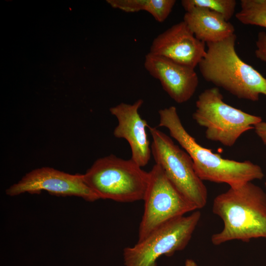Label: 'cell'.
<instances>
[{
	"mask_svg": "<svg viewBox=\"0 0 266 266\" xmlns=\"http://www.w3.org/2000/svg\"><path fill=\"white\" fill-rule=\"evenodd\" d=\"M143 103V100L139 99L133 104L122 102L110 109L118 122L113 131L114 135L128 141L131 149V159L141 167L148 163L152 154L146 131L149 126L138 112Z\"/></svg>",
	"mask_w": 266,
	"mask_h": 266,
	"instance_id": "12",
	"label": "cell"
},
{
	"mask_svg": "<svg viewBox=\"0 0 266 266\" xmlns=\"http://www.w3.org/2000/svg\"><path fill=\"white\" fill-rule=\"evenodd\" d=\"M149 174L138 241L170 221L197 209L176 189L160 166L154 165Z\"/></svg>",
	"mask_w": 266,
	"mask_h": 266,
	"instance_id": "7",
	"label": "cell"
},
{
	"mask_svg": "<svg viewBox=\"0 0 266 266\" xmlns=\"http://www.w3.org/2000/svg\"><path fill=\"white\" fill-rule=\"evenodd\" d=\"M42 191L57 196L78 197L91 202L100 199L86 183L83 174H70L50 167L33 169L7 188L5 193L12 197Z\"/></svg>",
	"mask_w": 266,
	"mask_h": 266,
	"instance_id": "9",
	"label": "cell"
},
{
	"mask_svg": "<svg viewBox=\"0 0 266 266\" xmlns=\"http://www.w3.org/2000/svg\"><path fill=\"white\" fill-rule=\"evenodd\" d=\"M240 5L235 14L240 23L266 28V0H241Z\"/></svg>",
	"mask_w": 266,
	"mask_h": 266,
	"instance_id": "14",
	"label": "cell"
},
{
	"mask_svg": "<svg viewBox=\"0 0 266 266\" xmlns=\"http://www.w3.org/2000/svg\"><path fill=\"white\" fill-rule=\"evenodd\" d=\"M152 138L151 153L180 193L197 209L205 206L207 190L198 176L188 153L156 128L148 126Z\"/></svg>",
	"mask_w": 266,
	"mask_h": 266,
	"instance_id": "6",
	"label": "cell"
},
{
	"mask_svg": "<svg viewBox=\"0 0 266 266\" xmlns=\"http://www.w3.org/2000/svg\"><path fill=\"white\" fill-rule=\"evenodd\" d=\"M144 66L176 102H185L193 96L199 84L198 76L192 68L166 58L148 53Z\"/></svg>",
	"mask_w": 266,
	"mask_h": 266,
	"instance_id": "11",
	"label": "cell"
},
{
	"mask_svg": "<svg viewBox=\"0 0 266 266\" xmlns=\"http://www.w3.org/2000/svg\"><path fill=\"white\" fill-rule=\"evenodd\" d=\"M83 177L100 199L128 202L143 200L149 174L131 159L112 154L97 159Z\"/></svg>",
	"mask_w": 266,
	"mask_h": 266,
	"instance_id": "4",
	"label": "cell"
},
{
	"mask_svg": "<svg viewBox=\"0 0 266 266\" xmlns=\"http://www.w3.org/2000/svg\"><path fill=\"white\" fill-rule=\"evenodd\" d=\"M265 185H266V182H265Z\"/></svg>",
	"mask_w": 266,
	"mask_h": 266,
	"instance_id": "21",
	"label": "cell"
},
{
	"mask_svg": "<svg viewBox=\"0 0 266 266\" xmlns=\"http://www.w3.org/2000/svg\"><path fill=\"white\" fill-rule=\"evenodd\" d=\"M181 3L186 12L195 7L205 8L222 15L228 21L236 5L235 0H182Z\"/></svg>",
	"mask_w": 266,
	"mask_h": 266,
	"instance_id": "15",
	"label": "cell"
},
{
	"mask_svg": "<svg viewBox=\"0 0 266 266\" xmlns=\"http://www.w3.org/2000/svg\"><path fill=\"white\" fill-rule=\"evenodd\" d=\"M159 114L158 126L166 128L170 136L190 156L195 170L202 181L237 187L264 177L261 167L250 161L224 159L199 144L184 127L175 106L160 109Z\"/></svg>",
	"mask_w": 266,
	"mask_h": 266,
	"instance_id": "2",
	"label": "cell"
},
{
	"mask_svg": "<svg viewBox=\"0 0 266 266\" xmlns=\"http://www.w3.org/2000/svg\"><path fill=\"white\" fill-rule=\"evenodd\" d=\"M206 52L205 43L196 37L183 20L156 37L149 53L195 69Z\"/></svg>",
	"mask_w": 266,
	"mask_h": 266,
	"instance_id": "10",
	"label": "cell"
},
{
	"mask_svg": "<svg viewBox=\"0 0 266 266\" xmlns=\"http://www.w3.org/2000/svg\"><path fill=\"white\" fill-rule=\"evenodd\" d=\"M212 211L223 222L222 231L211 236L213 244L252 238L266 239V194L251 182L230 187L214 199Z\"/></svg>",
	"mask_w": 266,
	"mask_h": 266,
	"instance_id": "1",
	"label": "cell"
},
{
	"mask_svg": "<svg viewBox=\"0 0 266 266\" xmlns=\"http://www.w3.org/2000/svg\"><path fill=\"white\" fill-rule=\"evenodd\" d=\"M185 266H197V265L193 260L187 259L185 262Z\"/></svg>",
	"mask_w": 266,
	"mask_h": 266,
	"instance_id": "20",
	"label": "cell"
},
{
	"mask_svg": "<svg viewBox=\"0 0 266 266\" xmlns=\"http://www.w3.org/2000/svg\"><path fill=\"white\" fill-rule=\"evenodd\" d=\"M201 217L200 211L174 219L132 247L124 249L126 266H157L161 256H170L189 243Z\"/></svg>",
	"mask_w": 266,
	"mask_h": 266,
	"instance_id": "8",
	"label": "cell"
},
{
	"mask_svg": "<svg viewBox=\"0 0 266 266\" xmlns=\"http://www.w3.org/2000/svg\"><path fill=\"white\" fill-rule=\"evenodd\" d=\"M176 3L175 0H146L144 11L149 13L159 22L168 17Z\"/></svg>",
	"mask_w": 266,
	"mask_h": 266,
	"instance_id": "16",
	"label": "cell"
},
{
	"mask_svg": "<svg viewBox=\"0 0 266 266\" xmlns=\"http://www.w3.org/2000/svg\"><path fill=\"white\" fill-rule=\"evenodd\" d=\"M193 119L205 128L206 138L232 147L245 132L254 129L262 118L235 108L225 102L217 87L206 89L196 102Z\"/></svg>",
	"mask_w": 266,
	"mask_h": 266,
	"instance_id": "5",
	"label": "cell"
},
{
	"mask_svg": "<svg viewBox=\"0 0 266 266\" xmlns=\"http://www.w3.org/2000/svg\"><path fill=\"white\" fill-rule=\"evenodd\" d=\"M254 129L256 134L266 145V122L261 121L258 123L254 125Z\"/></svg>",
	"mask_w": 266,
	"mask_h": 266,
	"instance_id": "19",
	"label": "cell"
},
{
	"mask_svg": "<svg viewBox=\"0 0 266 266\" xmlns=\"http://www.w3.org/2000/svg\"><path fill=\"white\" fill-rule=\"evenodd\" d=\"M183 21L196 37L204 43L220 41L234 33V28L221 14L195 7L186 12Z\"/></svg>",
	"mask_w": 266,
	"mask_h": 266,
	"instance_id": "13",
	"label": "cell"
},
{
	"mask_svg": "<svg viewBox=\"0 0 266 266\" xmlns=\"http://www.w3.org/2000/svg\"><path fill=\"white\" fill-rule=\"evenodd\" d=\"M108 3L113 7L126 12L144 10L146 0H109Z\"/></svg>",
	"mask_w": 266,
	"mask_h": 266,
	"instance_id": "17",
	"label": "cell"
},
{
	"mask_svg": "<svg viewBox=\"0 0 266 266\" xmlns=\"http://www.w3.org/2000/svg\"><path fill=\"white\" fill-rule=\"evenodd\" d=\"M236 38L234 33L220 41L206 43L199 70L207 82L238 99L256 101L260 94L266 96V78L239 57Z\"/></svg>",
	"mask_w": 266,
	"mask_h": 266,
	"instance_id": "3",
	"label": "cell"
},
{
	"mask_svg": "<svg viewBox=\"0 0 266 266\" xmlns=\"http://www.w3.org/2000/svg\"><path fill=\"white\" fill-rule=\"evenodd\" d=\"M256 49L255 54L258 59L263 62H266V33L260 32L258 34L256 42Z\"/></svg>",
	"mask_w": 266,
	"mask_h": 266,
	"instance_id": "18",
	"label": "cell"
}]
</instances>
